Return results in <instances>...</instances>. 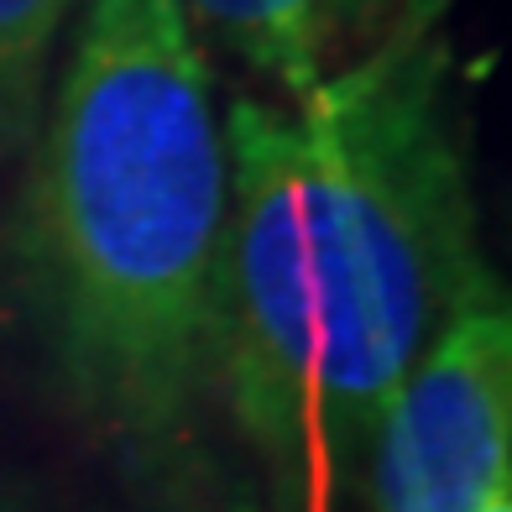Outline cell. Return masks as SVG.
Returning a JSON list of instances; mask_svg holds the SVG:
<instances>
[{"label": "cell", "instance_id": "6da1fadb", "mask_svg": "<svg viewBox=\"0 0 512 512\" xmlns=\"http://www.w3.org/2000/svg\"><path fill=\"white\" fill-rule=\"evenodd\" d=\"M215 398L277 512H345L398 382L486 267L445 37L225 105Z\"/></svg>", "mask_w": 512, "mask_h": 512}, {"label": "cell", "instance_id": "7a4b0ae2", "mask_svg": "<svg viewBox=\"0 0 512 512\" xmlns=\"http://www.w3.org/2000/svg\"><path fill=\"white\" fill-rule=\"evenodd\" d=\"M16 277L53 382L131 460L215 403L225 110L183 0H79L32 126Z\"/></svg>", "mask_w": 512, "mask_h": 512}, {"label": "cell", "instance_id": "3957f363", "mask_svg": "<svg viewBox=\"0 0 512 512\" xmlns=\"http://www.w3.org/2000/svg\"><path fill=\"white\" fill-rule=\"evenodd\" d=\"M512 476V304L481 272L398 382L361 460V512H476Z\"/></svg>", "mask_w": 512, "mask_h": 512}, {"label": "cell", "instance_id": "277c9868", "mask_svg": "<svg viewBox=\"0 0 512 512\" xmlns=\"http://www.w3.org/2000/svg\"><path fill=\"white\" fill-rule=\"evenodd\" d=\"M79 0H0V157L32 142Z\"/></svg>", "mask_w": 512, "mask_h": 512}, {"label": "cell", "instance_id": "5b68a950", "mask_svg": "<svg viewBox=\"0 0 512 512\" xmlns=\"http://www.w3.org/2000/svg\"><path fill=\"white\" fill-rule=\"evenodd\" d=\"M136 465H142V486L126 512H277L262 476L246 460L236 465L204 450L199 439Z\"/></svg>", "mask_w": 512, "mask_h": 512}, {"label": "cell", "instance_id": "8992f818", "mask_svg": "<svg viewBox=\"0 0 512 512\" xmlns=\"http://www.w3.org/2000/svg\"><path fill=\"white\" fill-rule=\"evenodd\" d=\"M377 0H267L272 21V100H304L340 68V53L356 42Z\"/></svg>", "mask_w": 512, "mask_h": 512}, {"label": "cell", "instance_id": "52a82bcc", "mask_svg": "<svg viewBox=\"0 0 512 512\" xmlns=\"http://www.w3.org/2000/svg\"><path fill=\"white\" fill-rule=\"evenodd\" d=\"M455 6V0H392V16L382 37L387 42H424L439 32V21H445V11Z\"/></svg>", "mask_w": 512, "mask_h": 512}, {"label": "cell", "instance_id": "ba28073f", "mask_svg": "<svg viewBox=\"0 0 512 512\" xmlns=\"http://www.w3.org/2000/svg\"><path fill=\"white\" fill-rule=\"evenodd\" d=\"M476 512H512V476L492 481V492H486V497L476 502Z\"/></svg>", "mask_w": 512, "mask_h": 512}, {"label": "cell", "instance_id": "9c48e42d", "mask_svg": "<svg viewBox=\"0 0 512 512\" xmlns=\"http://www.w3.org/2000/svg\"><path fill=\"white\" fill-rule=\"evenodd\" d=\"M0 512H16V507H11V502H6V497H0Z\"/></svg>", "mask_w": 512, "mask_h": 512}]
</instances>
